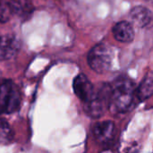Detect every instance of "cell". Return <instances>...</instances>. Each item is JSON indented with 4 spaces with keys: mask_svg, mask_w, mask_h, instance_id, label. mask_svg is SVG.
Instances as JSON below:
<instances>
[{
    "mask_svg": "<svg viewBox=\"0 0 153 153\" xmlns=\"http://www.w3.org/2000/svg\"><path fill=\"white\" fill-rule=\"evenodd\" d=\"M135 96L134 83L126 76H121L110 86L108 108L117 113H125L134 107Z\"/></svg>",
    "mask_w": 153,
    "mask_h": 153,
    "instance_id": "cell-1",
    "label": "cell"
},
{
    "mask_svg": "<svg viewBox=\"0 0 153 153\" xmlns=\"http://www.w3.org/2000/svg\"><path fill=\"white\" fill-rule=\"evenodd\" d=\"M114 52L111 47L100 43L94 46L88 54V64L98 74H105L112 65Z\"/></svg>",
    "mask_w": 153,
    "mask_h": 153,
    "instance_id": "cell-2",
    "label": "cell"
},
{
    "mask_svg": "<svg viewBox=\"0 0 153 153\" xmlns=\"http://www.w3.org/2000/svg\"><path fill=\"white\" fill-rule=\"evenodd\" d=\"M22 97L17 86L10 80L0 82V115L11 114L20 108Z\"/></svg>",
    "mask_w": 153,
    "mask_h": 153,
    "instance_id": "cell-3",
    "label": "cell"
},
{
    "mask_svg": "<svg viewBox=\"0 0 153 153\" xmlns=\"http://www.w3.org/2000/svg\"><path fill=\"white\" fill-rule=\"evenodd\" d=\"M110 86L104 84L98 91H95L93 97L86 102H83L85 113L92 118H99L104 115L108 108Z\"/></svg>",
    "mask_w": 153,
    "mask_h": 153,
    "instance_id": "cell-4",
    "label": "cell"
},
{
    "mask_svg": "<svg viewBox=\"0 0 153 153\" xmlns=\"http://www.w3.org/2000/svg\"><path fill=\"white\" fill-rule=\"evenodd\" d=\"M73 87L75 95L82 102H86L91 100L95 93L93 84L83 74H80L74 78Z\"/></svg>",
    "mask_w": 153,
    "mask_h": 153,
    "instance_id": "cell-5",
    "label": "cell"
},
{
    "mask_svg": "<svg viewBox=\"0 0 153 153\" xmlns=\"http://www.w3.org/2000/svg\"><path fill=\"white\" fill-rule=\"evenodd\" d=\"M20 44L17 39L6 34L0 36V60H9L19 51Z\"/></svg>",
    "mask_w": 153,
    "mask_h": 153,
    "instance_id": "cell-6",
    "label": "cell"
},
{
    "mask_svg": "<svg viewBox=\"0 0 153 153\" xmlns=\"http://www.w3.org/2000/svg\"><path fill=\"white\" fill-rule=\"evenodd\" d=\"M116 127L111 121H103L98 123L93 127L94 138L100 143H109L115 135Z\"/></svg>",
    "mask_w": 153,
    "mask_h": 153,
    "instance_id": "cell-7",
    "label": "cell"
},
{
    "mask_svg": "<svg viewBox=\"0 0 153 153\" xmlns=\"http://www.w3.org/2000/svg\"><path fill=\"white\" fill-rule=\"evenodd\" d=\"M113 35L117 40L123 43H129L134 39L133 25L126 21L119 22L113 27Z\"/></svg>",
    "mask_w": 153,
    "mask_h": 153,
    "instance_id": "cell-8",
    "label": "cell"
},
{
    "mask_svg": "<svg viewBox=\"0 0 153 153\" xmlns=\"http://www.w3.org/2000/svg\"><path fill=\"white\" fill-rule=\"evenodd\" d=\"M130 18L136 26L143 28L151 23L152 14V12L144 6H135L130 12Z\"/></svg>",
    "mask_w": 153,
    "mask_h": 153,
    "instance_id": "cell-9",
    "label": "cell"
},
{
    "mask_svg": "<svg viewBox=\"0 0 153 153\" xmlns=\"http://www.w3.org/2000/svg\"><path fill=\"white\" fill-rule=\"evenodd\" d=\"M9 5L13 13L24 20L29 18L33 12V5L30 0H10Z\"/></svg>",
    "mask_w": 153,
    "mask_h": 153,
    "instance_id": "cell-10",
    "label": "cell"
},
{
    "mask_svg": "<svg viewBox=\"0 0 153 153\" xmlns=\"http://www.w3.org/2000/svg\"><path fill=\"white\" fill-rule=\"evenodd\" d=\"M153 92V79L152 74H148L143 80L138 89L135 90V95L141 101L146 100L152 97Z\"/></svg>",
    "mask_w": 153,
    "mask_h": 153,
    "instance_id": "cell-11",
    "label": "cell"
},
{
    "mask_svg": "<svg viewBox=\"0 0 153 153\" xmlns=\"http://www.w3.org/2000/svg\"><path fill=\"white\" fill-rule=\"evenodd\" d=\"M13 139V132L6 120L0 118V145H7Z\"/></svg>",
    "mask_w": 153,
    "mask_h": 153,
    "instance_id": "cell-12",
    "label": "cell"
},
{
    "mask_svg": "<svg viewBox=\"0 0 153 153\" xmlns=\"http://www.w3.org/2000/svg\"><path fill=\"white\" fill-rule=\"evenodd\" d=\"M12 13H13L9 3H6L4 0H0V22L4 23L8 22Z\"/></svg>",
    "mask_w": 153,
    "mask_h": 153,
    "instance_id": "cell-13",
    "label": "cell"
}]
</instances>
